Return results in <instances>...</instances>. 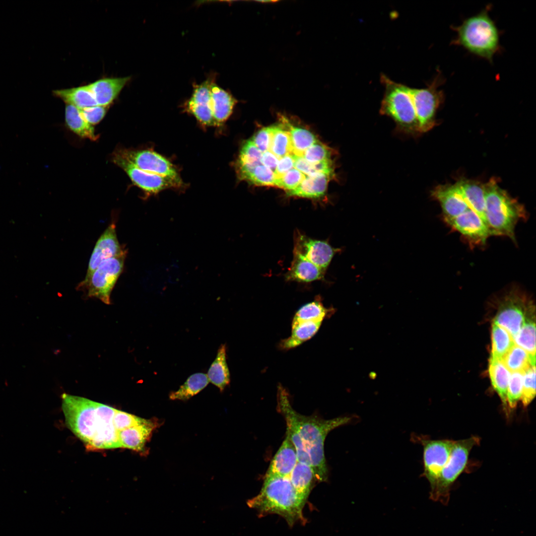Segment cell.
Returning <instances> with one entry per match:
<instances>
[{
	"mask_svg": "<svg viewBox=\"0 0 536 536\" xmlns=\"http://www.w3.org/2000/svg\"><path fill=\"white\" fill-rule=\"evenodd\" d=\"M341 249L333 247L326 241L312 239L298 230L294 235L293 252L326 271L335 254Z\"/></svg>",
	"mask_w": 536,
	"mask_h": 536,
	"instance_id": "7c38bea8",
	"label": "cell"
},
{
	"mask_svg": "<svg viewBox=\"0 0 536 536\" xmlns=\"http://www.w3.org/2000/svg\"><path fill=\"white\" fill-rule=\"evenodd\" d=\"M53 94L67 104L82 109L98 105L88 84L53 91Z\"/></svg>",
	"mask_w": 536,
	"mask_h": 536,
	"instance_id": "4316f807",
	"label": "cell"
},
{
	"mask_svg": "<svg viewBox=\"0 0 536 536\" xmlns=\"http://www.w3.org/2000/svg\"><path fill=\"white\" fill-rule=\"evenodd\" d=\"M289 478L297 492L307 500L315 483L318 482L312 467L299 462L296 464Z\"/></svg>",
	"mask_w": 536,
	"mask_h": 536,
	"instance_id": "4dcf8cb0",
	"label": "cell"
},
{
	"mask_svg": "<svg viewBox=\"0 0 536 536\" xmlns=\"http://www.w3.org/2000/svg\"><path fill=\"white\" fill-rule=\"evenodd\" d=\"M333 151L318 140L309 147L304 153V158L311 164L333 160Z\"/></svg>",
	"mask_w": 536,
	"mask_h": 536,
	"instance_id": "74e56055",
	"label": "cell"
},
{
	"mask_svg": "<svg viewBox=\"0 0 536 536\" xmlns=\"http://www.w3.org/2000/svg\"><path fill=\"white\" fill-rule=\"evenodd\" d=\"M532 302L516 290H512L501 301L493 323L507 331L513 338L525 322Z\"/></svg>",
	"mask_w": 536,
	"mask_h": 536,
	"instance_id": "30bf717a",
	"label": "cell"
},
{
	"mask_svg": "<svg viewBox=\"0 0 536 536\" xmlns=\"http://www.w3.org/2000/svg\"><path fill=\"white\" fill-rule=\"evenodd\" d=\"M127 251L122 248L118 239L116 225L111 223L97 241L90 258L87 272L83 280L104 260L119 256Z\"/></svg>",
	"mask_w": 536,
	"mask_h": 536,
	"instance_id": "e0dca14e",
	"label": "cell"
},
{
	"mask_svg": "<svg viewBox=\"0 0 536 536\" xmlns=\"http://www.w3.org/2000/svg\"><path fill=\"white\" fill-rule=\"evenodd\" d=\"M536 396V368L531 366L524 373L521 401L524 407L528 406Z\"/></svg>",
	"mask_w": 536,
	"mask_h": 536,
	"instance_id": "f35d334b",
	"label": "cell"
},
{
	"mask_svg": "<svg viewBox=\"0 0 536 536\" xmlns=\"http://www.w3.org/2000/svg\"><path fill=\"white\" fill-rule=\"evenodd\" d=\"M380 81L384 87L381 114L393 119L401 132L412 135L419 134L410 87L396 82L384 74H381Z\"/></svg>",
	"mask_w": 536,
	"mask_h": 536,
	"instance_id": "8992f818",
	"label": "cell"
},
{
	"mask_svg": "<svg viewBox=\"0 0 536 536\" xmlns=\"http://www.w3.org/2000/svg\"><path fill=\"white\" fill-rule=\"evenodd\" d=\"M515 344L512 336L508 332L493 323L492 328V349L490 358L501 359Z\"/></svg>",
	"mask_w": 536,
	"mask_h": 536,
	"instance_id": "836d02e7",
	"label": "cell"
},
{
	"mask_svg": "<svg viewBox=\"0 0 536 536\" xmlns=\"http://www.w3.org/2000/svg\"><path fill=\"white\" fill-rule=\"evenodd\" d=\"M65 120L68 128L81 137L95 140L98 136L93 127L82 118L80 110L75 106L67 104Z\"/></svg>",
	"mask_w": 536,
	"mask_h": 536,
	"instance_id": "1f68e13d",
	"label": "cell"
},
{
	"mask_svg": "<svg viewBox=\"0 0 536 536\" xmlns=\"http://www.w3.org/2000/svg\"><path fill=\"white\" fill-rule=\"evenodd\" d=\"M443 81L438 74L426 87L410 88L419 134L429 131L435 124L436 113L444 99L443 92L439 87Z\"/></svg>",
	"mask_w": 536,
	"mask_h": 536,
	"instance_id": "9c48e42d",
	"label": "cell"
},
{
	"mask_svg": "<svg viewBox=\"0 0 536 536\" xmlns=\"http://www.w3.org/2000/svg\"><path fill=\"white\" fill-rule=\"evenodd\" d=\"M424 474L430 488L435 484L451 453L454 441L422 440Z\"/></svg>",
	"mask_w": 536,
	"mask_h": 536,
	"instance_id": "4fadbf2b",
	"label": "cell"
},
{
	"mask_svg": "<svg viewBox=\"0 0 536 536\" xmlns=\"http://www.w3.org/2000/svg\"><path fill=\"white\" fill-rule=\"evenodd\" d=\"M308 177L296 168L287 172L277 182L276 187L286 191V193L298 187L302 181Z\"/></svg>",
	"mask_w": 536,
	"mask_h": 536,
	"instance_id": "ab89813d",
	"label": "cell"
},
{
	"mask_svg": "<svg viewBox=\"0 0 536 536\" xmlns=\"http://www.w3.org/2000/svg\"><path fill=\"white\" fill-rule=\"evenodd\" d=\"M207 375L203 373L193 374L178 390L169 395L171 400L187 401L204 389L208 384Z\"/></svg>",
	"mask_w": 536,
	"mask_h": 536,
	"instance_id": "d6a6232c",
	"label": "cell"
},
{
	"mask_svg": "<svg viewBox=\"0 0 536 536\" xmlns=\"http://www.w3.org/2000/svg\"><path fill=\"white\" fill-rule=\"evenodd\" d=\"M489 374L492 386L500 397L506 414L509 413L507 393L510 373L501 359H489Z\"/></svg>",
	"mask_w": 536,
	"mask_h": 536,
	"instance_id": "d4e9b609",
	"label": "cell"
},
{
	"mask_svg": "<svg viewBox=\"0 0 536 536\" xmlns=\"http://www.w3.org/2000/svg\"><path fill=\"white\" fill-rule=\"evenodd\" d=\"M534 313L535 308L528 312L524 324L513 338L515 344L529 354L532 366L536 364V324Z\"/></svg>",
	"mask_w": 536,
	"mask_h": 536,
	"instance_id": "83f0119b",
	"label": "cell"
},
{
	"mask_svg": "<svg viewBox=\"0 0 536 536\" xmlns=\"http://www.w3.org/2000/svg\"><path fill=\"white\" fill-rule=\"evenodd\" d=\"M444 221L472 245H483L490 236L484 220L470 208L453 219Z\"/></svg>",
	"mask_w": 536,
	"mask_h": 536,
	"instance_id": "9a60e30c",
	"label": "cell"
},
{
	"mask_svg": "<svg viewBox=\"0 0 536 536\" xmlns=\"http://www.w3.org/2000/svg\"><path fill=\"white\" fill-rule=\"evenodd\" d=\"M325 272L300 254L293 252V260L285 278L287 281L310 282L323 279Z\"/></svg>",
	"mask_w": 536,
	"mask_h": 536,
	"instance_id": "44dd1931",
	"label": "cell"
},
{
	"mask_svg": "<svg viewBox=\"0 0 536 536\" xmlns=\"http://www.w3.org/2000/svg\"><path fill=\"white\" fill-rule=\"evenodd\" d=\"M298 462L296 449L286 434L285 439L271 460L265 476L289 477Z\"/></svg>",
	"mask_w": 536,
	"mask_h": 536,
	"instance_id": "ffe728a7",
	"label": "cell"
},
{
	"mask_svg": "<svg viewBox=\"0 0 536 536\" xmlns=\"http://www.w3.org/2000/svg\"><path fill=\"white\" fill-rule=\"evenodd\" d=\"M333 309H327L320 298L302 306L295 313L293 321L323 322Z\"/></svg>",
	"mask_w": 536,
	"mask_h": 536,
	"instance_id": "d590c367",
	"label": "cell"
},
{
	"mask_svg": "<svg viewBox=\"0 0 536 536\" xmlns=\"http://www.w3.org/2000/svg\"><path fill=\"white\" fill-rule=\"evenodd\" d=\"M322 322L292 321L291 334L279 343L282 349L294 348L312 337L319 330Z\"/></svg>",
	"mask_w": 536,
	"mask_h": 536,
	"instance_id": "484cf974",
	"label": "cell"
},
{
	"mask_svg": "<svg viewBox=\"0 0 536 536\" xmlns=\"http://www.w3.org/2000/svg\"><path fill=\"white\" fill-rule=\"evenodd\" d=\"M112 160L125 171L132 181L148 195L156 194L171 187H179L173 180L159 175L143 170L134 164L122 150L115 152Z\"/></svg>",
	"mask_w": 536,
	"mask_h": 536,
	"instance_id": "8fae6325",
	"label": "cell"
},
{
	"mask_svg": "<svg viewBox=\"0 0 536 536\" xmlns=\"http://www.w3.org/2000/svg\"><path fill=\"white\" fill-rule=\"evenodd\" d=\"M131 76L106 77L88 84L98 105L108 107L118 97Z\"/></svg>",
	"mask_w": 536,
	"mask_h": 536,
	"instance_id": "d6986e66",
	"label": "cell"
},
{
	"mask_svg": "<svg viewBox=\"0 0 536 536\" xmlns=\"http://www.w3.org/2000/svg\"><path fill=\"white\" fill-rule=\"evenodd\" d=\"M123 154L138 168L167 177L179 186L182 182L174 166L166 158L151 150H122Z\"/></svg>",
	"mask_w": 536,
	"mask_h": 536,
	"instance_id": "5bb4252c",
	"label": "cell"
},
{
	"mask_svg": "<svg viewBox=\"0 0 536 536\" xmlns=\"http://www.w3.org/2000/svg\"><path fill=\"white\" fill-rule=\"evenodd\" d=\"M211 108L214 125H220L232 114L237 102L228 91L213 81L210 88Z\"/></svg>",
	"mask_w": 536,
	"mask_h": 536,
	"instance_id": "7402d4cb",
	"label": "cell"
},
{
	"mask_svg": "<svg viewBox=\"0 0 536 536\" xmlns=\"http://www.w3.org/2000/svg\"><path fill=\"white\" fill-rule=\"evenodd\" d=\"M455 184L469 207L475 211L482 218L486 225L484 214L485 208L484 185L468 180H461Z\"/></svg>",
	"mask_w": 536,
	"mask_h": 536,
	"instance_id": "cb8c5ba5",
	"label": "cell"
},
{
	"mask_svg": "<svg viewBox=\"0 0 536 536\" xmlns=\"http://www.w3.org/2000/svg\"><path fill=\"white\" fill-rule=\"evenodd\" d=\"M277 406L286 425L293 428L300 436L317 481H326L328 477L324 451L326 437L332 430L348 423L351 418L342 416L323 419L318 416L302 415L293 408L287 393L281 386L278 390Z\"/></svg>",
	"mask_w": 536,
	"mask_h": 536,
	"instance_id": "7a4b0ae2",
	"label": "cell"
},
{
	"mask_svg": "<svg viewBox=\"0 0 536 536\" xmlns=\"http://www.w3.org/2000/svg\"><path fill=\"white\" fill-rule=\"evenodd\" d=\"M280 122L288 130L294 154L303 156L304 152L319 140L311 131L302 127H294L285 116L281 115Z\"/></svg>",
	"mask_w": 536,
	"mask_h": 536,
	"instance_id": "f546056e",
	"label": "cell"
},
{
	"mask_svg": "<svg viewBox=\"0 0 536 536\" xmlns=\"http://www.w3.org/2000/svg\"><path fill=\"white\" fill-rule=\"evenodd\" d=\"M431 195L440 203L444 221L453 219L470 208L455 184L438 186Z\"/></svg>",
	"mask_w": 536,
	"mask_h": 536,
	"instance_id": "ac0fdd59",
	"label": "cell"
},
{
	"mask_svg": "<svg viewBox=\"0 0 536 536\" xmlns=\"http://www.w3.org/2000/svg\"><path fill=\"white\" fill-rule=\"evenodd\" d=\"M485 218L490 236H503L515 240L517 223L526 216L524 207L492 179L484 185Z\"/></svg>",
	"mask_w": 536,
	"mask_h": 536,
	"instance_id": "277c9868",
	"label": "cell"
},
{
	"mask_svg": "<svg viewBox=\"0 0 536 536\" xmlns=\"http://www.w3.org/2000/svg\"><path fill=\"white\" fill-rule=\"evenodd\" d=\"M489 8L468 18L460 25L453 27L457 37L452 43L492 62L500 46L499 32L488 14Z\"/></svg>",
	"mask_w": 536,
	"mask_h": 536,
	"instance_id": "5b68a950",
	"label": "cell"
},
{
	"mask_svg": "<svg viewBox=\"0 0 536 536\" xmlns=\"http://www.w3.org/2000/svg\"><path fill=\"white\" fill-rule=\"evenodd\" d=\"M207 376L209 382L216 386L221 392L229 384L230 375L226 361L225 344H222L219 347L215 359L208 369Z\"/></svg>",
	"mask_w": 536,
	"mask_h": 536,
	"instance_id": "f1b7e54d",
	"label": "cell"
},
{
	"mask_svg": "<svg viewBox=\"0 0 536 536\" xmlns=\"http://www.w3.org/2000/svg\"><path fill=\"white\" fill-rule=\"evenodd\" d=\"M335 175L320 173L306 177L294 190L287 192L288 196L319 200L326 194L329 181Z\"/></svg>",
	"mask_w": 536,
	"mask_h": 536,
	"instance_id": "603a6c76",
	"label": "cell"
},
{
	"mask_svg": "<svg viewBox=\"0 0 536 536\" xmlns=\"http://www.w3.org/2000/svg\"><path fill=\"white\" fill-rule=\"evenodd\" d=\"M476 436L454 441L450 457L434 484L430 488V498L446 505L452 486L465 470L471 449L479 444Z\"/></svg>",
	"mask_w": 536,
	"mask_h": 536,
	"instance_id": "52a82bcc",
	"label": "cell"
},
{
	"mask_svg": "<svg viewBox=\"0 0 536 536\" xmlns=\"http://www.w3.org/2000/svg\"><path fill=\"white\" fill-rule=\"evenodd\" d=\"M501 360L509 371L513 372L524 373L532 366L529 354L516 344L504 355Z\"/></svg>",
	"mask_w": 536,
	"mask_h": 536,
	"instance_id": "e575fe53",
	"label": "cell"
},
{
	"mask_svg": "<svg viewBox=\"0 0 536 536\" xmlns=\"http://www.w3.org/2000/svg\"><path fill=\"white\" fill-rule=\"evenodd\" d=\"M107 107L96 105L79 109V110L84 120L90 125H94L98 123L102 120L107 112Z\"/></svg>",
	"mask_w": 536,
	"mask_h": 536,
	"instance_id": "60d3db41",
	"label": "cell"
},
{
	"mask_svg": "<svg viewBox=\"0 0 536 536\" xmlns=\"http://www.w3.org/2000/svg\"><path fill=\"white\" fill-rule=\"evenodd\" d=\"M524 373L521 372H515L510 375L507 393V404L509 411L515 409L519 401L521 400Z\"/></svg>",
	"mask_w": 536,
	"mask_h": 536,
	"instance_id": "8d00e7d4",
	"label": "cell"
},
{
	"mask_svg": "<svg viewBox=\"0 0 536 536\" xmlns=\"http://www.w3.org/2000/svg\"><path fill=\"white\" fill-rule=\"evenodd\" d=\"M307 500L297 492L289 477L270 475L265 476L260 492L247 504L259 516L277 514L292 527L298 522H306L303 510Z\"/></svg>",
	"mask_w": 536,
	"mask_h": 536,
	"instance_id": "3957f363",
	"label": "cell"
},
{
	"mask_svg": "<svg viewBox=\"0 0 536 536\" xmlns=\"http://www.w3.org/2000/svg\"><path fill=\"white\" fill-rule=\"evenodd\" d=\"M62 399L67 427L90 450L124 448L131 428L149 420L81 397Z\"/></svg>",
	"mask_w": 536,
	"mask_h": 536,
	"instance_id": "6da1fadb",
	"label": "cell"
},
{
	"mask_svg": "<svg viewBox=\"0 0 536 536\" xmlns=\"http://www.w3.org/2000/svg\"><path fill=\"white\" fill-rule=\"evenodd\" d=\"M126 255L127 251L103 261L87 280L79 283L77 288L84 291L87 297L96 298L110 304L111 294L123 270Z\"/></svg>",
	"mask_w": 536,
	"mask_h": 536,
	"instance_id": "ba28073f",
	"label": "cell"
},
{
	"mask_svg": "<svg viewBox=\"0 0 536 536\" xmlns=\"http://www.w3.org/2000/svg\"><path fill=\"white\" fill-rule=\"evenodd\" d=\"M215 80V75H213L201 83H194L192 95L184 104L186 111L204 126L214 125L211 108L210 88Z\"/></svg>",
	"mask_w": 536,
	"mask_h": 536,
	"instance_id": "2e32d148",
	"label": "cell"
}]
</instances>
